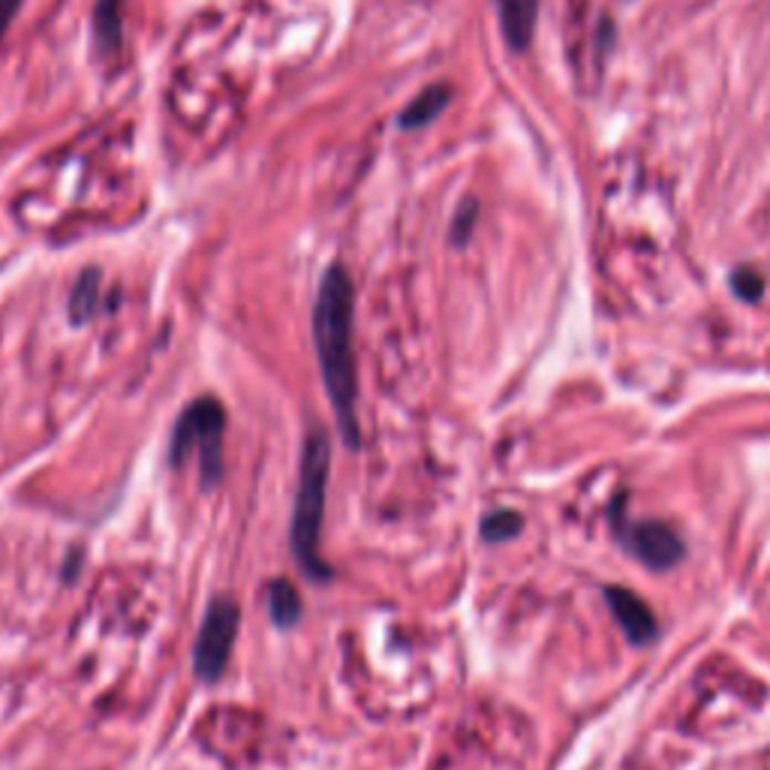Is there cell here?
Returning a JSON list of instances; mask_svg holds the SVG:
<instances>
[{
    "label": "cell",
    "instance_id": "6da1fadb",
    "mask_svg": "<svg viewBox=\"0 0 770 770\" xmlns=\"http://www.w3.org/2000/svg\"><path fill=\"white\" fill-rule=\"evenodd\" d=\"M355 292L343 266H332L320 280L313 304V343L320 358L322 383L332 400L337 430L350 449L362 446L358 425V374H355Z\"/></svg>",
    "mask_w": 770,
    "mask_h": 770
},
{
    "label": "cell",
    "instance_id": "7a4b0ae2",
    "mask_svg": "<svg viewBox=\"0 0 770 770\" xmlns=\"http://www.w3.org/2000/svg\"><path fill=\"white\" fill-rule=\"evenodd\" d=\"M329 470H332V443L322 428H311L301 446L299 488L292 503V527L289 542L299 566L311 581H329V563L320 554L322 518H325V491H329Z\"/></svg>",
    "mask_w": 770,
    "mask_h": 770
},
{
    "label": "cell",
    "instance_id": "3957f363",
    "mask_svg": "<svg viewBox=\"0 0 770 770\" xmlns=\"http://www.w3.org/2000/svg\"><path fill=\"white\" fill-rule=\"evenodd\" d=\"M223 434L226 409L211 395L196 397L187 404L169 439V460L175 470H181L187 460L199 464V485L211 491L223 479Z\"/></svg>",
    "mask_w": 770,
    "mask_h": 770
},
{
    "label": "cell",
    "instance_id": "277c9868",
    "mask_svg": "<svg viewBox=\"0 0 770 770\" xmlns=\"http://www.w3.org/2000/svg\"><path fill=\"white\" fill-rule=\"evenodd\" d=\"M238 626H241V608L232 596H215L205 608L202 626L192 644V672L202 684H217L229 668L232 651H236Z\"/></svg>",
    "mask_w": 770,
    "mask_h": 770
},
{
    "label": "cell",
    "instance_id": "5b68a950",
    "mask_svg": "<svg viewBox=\"0 0 770 770\" xmlns=\"http://www.w3.org/2000/svg\"><path fill=\"white\" fill-rule=\"evenodd\" d=\"M611 518H614V527L621 533L623 545L629 548L632 554L651 569H668L684 556V542H680V535L674 533L672 527L659 524V521H644V524L623 521L617 506H614Z\"/></svg>",
    "mask_w": 770,
    "mask_h": 770
},
{
    "label": "cell",
    "instance_id": "8992f818",
    "mask_svg": "<svg viewBox=\"0 0 770 770\" xmlns=\"http://www.w3.org/2000/svg\"><path fill=\"white\" fill-rule=\"evenodd\" d=\"M605 600H608L614 617H617V623H621L623 632H626V638H629L635 647H644V644H651L653 638L659 635V626H656L653 611L647 608L632 590L611 584V587L605 590Z\"/></svg>",
    "mask_w": 770,
    "mask_h": 770
},
{
    "label": "cell",
    "instance_id": "52a82bcc",
    "mask_svg": "<svg viewBox=\"0 0 770 770\" xmlns=\"http://www.w3.org/2000/svg\"><path fill=\"white\" fill-rule=\"evenodd\" d=\"M497 12H500L506 43L512 45V52H524L533 40L539 0H497Z\"/></svg>",
    "mask_w": 770,
    "mask_h": 770
},
{
    "label": "cell",
    "instance_id": "ba28073f",
    "mask_svg": "<svg viewBox=\"0 0 770 770\" xmlns=\"http://www.w3.org/2000/svg\"><path fill=\"white\" fill-rule=\"evenodd\" d=\"M449 96H451V87L449 85H430L425 87L422 94L409 103L404 112H400V127L404 129H418L425 127V124H430V121L437 118L443 108L449 106Z\"/></svg>",
    "mask_w": 770,
    "mask_h": 770
},
{
    "label": "cell",
    "instance_id": "9c48e42d",
    "mask_svg": "<svg viewBox=\"0 0 770 770\" xmlns=\"http://www.w3.org/2000/svg\"><path fill=\"white\" fill-rule=\"evenodd\" d=\"M268 614L280 629H292L301 621V596L295 584H289L287 578H278L268 584Z\"/></svg>",
    "mask_w": 770,
    "mask_h": 770
},
{
    "label": "cell",
    "instance_id": "30bf717a",
    "mask_svg": "<svg viewBox=\"0 0 770 770\" xmlns=\"http://www.w3.org/2000/svg\"><path fill=\"white\" fill-rule=\"evenodd\" d=\"M121 3L124 0H96L94 33L103 52H115L121 45Z\"/></svg>",
    "mask_w": 770,
    "mask_h": 770
},
{
    "label": "cell",
    "instance_id": "8fae6325",
    "mask_svg": "<svg viewBox=\"0 0 770 770\" xmlns=\"http://www.w3.org/2000/svg\"><path fill=\"white\" fill-rule=\"evenodd\" d=\"M96 299H100V271L87 268L85 274L75 280L73 295H70V320L79 325L91 320L96 311Z\"/></svg>",
    "mask_w": 770,
    "mask_h": 770
},
{
    "label": "cell",
    "instance_id": "7c38bea8",
    "mask_svg": "<svg viewBox=\"0 0 770 770\" xmlns=\"http://www.w3.org/2000/svg\"><path fill=\"white\" fill-rule=\"evenodd\" d=\"M521 530V514L518 512H493L481 521V535L488 542H503L509 535H514Z\"/></svg>",
    "mask_w": 770,
    "mask_h": 770
},
{
    "label": "cell",
    "instance_id": "4fadbf2b",
    "mask_svg": "<svg viewBox=\"0 0 770 770\" xmlns=\"http://www.w3.org/2000/svg\"><path fill=\"white\" fill-rule=\"evenodd\" d=\"M731 287H735V292H738L740 299L747 301H756L761 295V278L756 274V271H738L735 278H731Z\"/></svg>",
    "mask_w": 770,
    "mask_h": 770
},
{
    "label": "cell",
    "instance_id": "5bb4252c",
    "mask_svg": "<svg viewBox=\"0 0 770 770\" xmlns=\"http://www.w3.org/2000/svg\"><path fill=\"white\" fill-rule=\"evenodd\" d=\"M472 215H476V205L472 202H467L458 211V220H455V229H451V241H455V244H464V241H467V232H470L472 226Z\"/></svg>",
    "mask_w": 770,
    "mask_h": 770
},
{
    "label": "cell",
    "instance_id": "9a60e30c",
    "mask_svg": "<svg viewBox=\"0 0 770 770\" xmlns=\"http://www.w3.org/2000/svg\"><path fill=\"white\" fill-rule=\"evenodd\" d=\"M19 7H22V0H0V40H3V33L10 31V24L12 19H15Z\"/></svg>",
    "mask_w": 770,
    "mask_h": 770
}]
</instances>
